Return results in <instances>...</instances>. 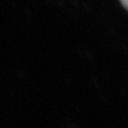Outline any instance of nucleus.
I'll list each match as a JSON object with an SVG mask.
<instances>
[{
	"label": "nucleus",
	"instance_id": "obj_1",
	"mask_svg": "<svg viewBox=\"0 0 128 128\" xmlns=\"http://www.w3.org/2000/svg\"><path fill=\"white\" fill-rule=\"evenodd\" d=\"M120 2H122V4L124 8L128 10V0H120Z\"/></svg>",
	"mask_w": 128,
	"mask_h": 128
}]
</instances>
